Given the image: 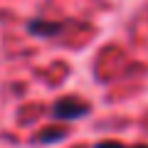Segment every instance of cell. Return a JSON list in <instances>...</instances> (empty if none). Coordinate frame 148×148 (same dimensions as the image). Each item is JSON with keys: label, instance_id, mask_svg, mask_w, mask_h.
Listing matches in <instances>:
<instances>
[{"label": "cell", "instance_id": "5", "mask_svg": "<svg viewBox=\"0 0 148 148\" xmlns=\"http://www.w3.org/2000/svg\"><path fill=\"white\" fill-rule=\"evenodd\" d=\"M136 148H148V146H136Z\"/></svg>", "mask_w": 148, "mask_h": 148}, {"label": "cell", "instance_id": "4", "mask_svg": "<svg viewBox=\"0 0 148 148\" xmlns=\"http://www.w3.org/2000/svg\"><path fill=\"white\" fill-rule=\"evenodd\" d=\"M99 148H119V146H116V143H114V146H111V143H109V146H99Z\"/></svg>", "mask_w": 148, "mask_h": 148}, {"label": "cell", "instance_id": "3", "mask_svg": "<svg viewBox=\"0 0 148 148\" xmlns=\"http://www.w3.org/2000/svg\"><path fill=\"white\" fill-rule=\"evenodd\" d=\"M64 133L62 131H45L42 136H40V143H47V141H57V138H62Z\"/></svg>", "mask_w": 148, "mask_h": 148}, {"label": "cell", "instance_id": "1", "mask_svg": "<svg viewBox=\"0 0 148 148\" xmlns=\"http://www.w3.org/2000/svg\"><path fill=\"white\" fill-rule=\"evenodd\" d=\"M52 114H54V119H62V121H74V119H82V116L89 114V104L67 96V99H59L54 104Z\"/></svg>", "mask_w": 148, "mask_h": 148}, {"label": "cell", "instance_id": "2", "mask_svg": "<svg viewBox=\"0 0 148 148\" xmlns=\"http://www.w3.org/2000/svg\"><path fill=\"white\" fill-rule=\"evenodd\" d=\"M62 22H49V20H30L27 22V30H30V35H35V37H54V35H59L62 32Z\"/></svg>", "mask_w": 148, "mask_h": 148}]
</instances>
